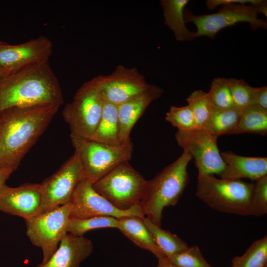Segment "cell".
I'll return each instance as SVG.
<instances>
[{
    "instance_id": "obj_6",
    "label": "cell",
    "mask_w": 267,
    "mask_h": 267,
    "mask_svg": "<svg viewBox=\"0 0 267 267\" xmlns=\"http://www.w3.org/2000/svg\"><path fill=\"white\" fill-rule=\"evenodd\" d=\"M146 180L129 162L122 164L92 184L94 189L123 211L140 205Z\"/></svg>"
},
{
    "instance_id": "obj_20",
    "label": "cell",
    "mask_w": 267,
    "mask_h": 267,
    "mask_svg": "<svg viewBox=\"0 0 267 267\" xmlns=\"http://www.w3.org/2000/svg\"><path fill=\"white\" fill-rule=\"evenodd\" d=\"M188 0H162L164 23L171 30L176 40L180 42L192 41L194 32L188 30L185 25L184 11Z\"/></svg>"
},
{
    "instance_id": "obj_4",
    "label": "cell",
    "mask_w": 267,
    "mask_h": 267,
    "mask_svg": "<svg viewBox=\"0 0 267 267\" xmlns=\"http://www.w3.org/2000/svg\"><path fill=\"white\" fill-rule=\"evenodd\" d=\"M253 184L241 180L197 176L196 195L214 210L242 216H249Z\"/></svg>"
},
{
    "instance_id": "obj_15",
    "label": "cell",
    "mask_w": 267,
    "mask_h": 267,
    "mask_svg": "<svg viewBox=\"0 0 267 267\" xmlns=\"http://www.w3.org/2000/svg\"><path fill=\"white\" fill-rule=\"evenodd\" d=\"M52 47L51 42L45 36H39L18 44L0 42V66L12 71L49 61Z\"/></svg>"
},
{
    "instance_id": "obj_33",
    "label": "cell",
    "mask_w": 267,
    "mask_h": 267,
    "mask_svg": "<svg viewBox=\"0 0 267 267\" xmlns=\"http://www.w3.org/2000/svg\"><path fill=\"white\" fill-rule=\"evenodd\" d=\"M263 0H207L206 5L209 10L215 9L219 6L231 4H250L257 6L260 4Z\"/></svg>"
},
{
    "instance_id": "obj_25",
    "label": "cell",
    "mask_w": 267,
    "mask_h": 267,
    "mask_svg": "<svg viewBox=\"0 0 267 267\" xmlns=\"http://www.w3.org/2000/svg\"><path fill=\"white\" fill-rule=\"evenodd\" d=\"M231 267H267V236L255 240L245 253L234 257Z\"/></svg>"
},
{
    "instance_id": "obj_23",
    "label": "cell",
    "mask_w": 267,
    "mask_h": 267,
    "mask_svg": "<svg viewBox=\"0 0 267 267\" xmlns=\"http://www.w3.org/2000/svg\"><path fill=\"white\" fill-rule=\"evenodd\" d=\"M142 221L155 243L167 259L187 248V244L176 234L161 228L145 217Z\"/></svg>"
},
{
    "instance_id": "obj_34",
    "label": "cell",
    "mask_w": 267,
    "mask_h": 267,
    "mask_svg": "<svg viewBox=\"0 0 267 267\" xmlns=\"http://www.w3.org/2000/svg\"><path fill=\"white\" fill-rule=\"evenodd\" d=\"M252 105H257L267 110V87L254 88Z\"/></svg>"
},
{
    "instance_id": "obj_2",
    "label": "cell",
    "mask_w": 267,
    "mask_h": 267,
    "mask_svg": "<svg viewBox=\"0 0 267 267\" xmlns=\"http://www.w3.org/2000/svg\"><path fill=\"white\" fill-rule=\"evenodd\" d=\"M64 102L61 87L49 61L11 71L0 81V114L12 108Z\"/></svg>"
},
{
    "instance_id": "obj_24",
    "label": "cell",
    "mask_w": 267,
    "mask_h": 267,
    "mask_svg": "<svg viewBox=\"0 0 267 267\" xmlns=\"http://www.w3.org/2000/svg\"><path fill=\"white\" fill-rule=\"evenodd\" d=\"M267 134V110L251 105L241 111L235 134Z\"/></svg>"
},
{
    "instance_id": "obj_5",
    "label": "cell",
    "mask_w": 267,
    "mask_h": 267,
    "mask_svg": "<svg viewBox=\"0 0 267 267\" xmlns=\"http://www.w3.org/2000/svg\"><path fill=\"white\" fill-rule=\"evenodd\" d=\"M72 145L86 179L93 183L113 169L131 159L132 142L112 145L71 134Z\"/></svg>"
},
{
    "instance_id": "obj_30",
    "label": "cell",
    "mask_w": 267,
    "mask_h": 267,
    "mask_svg": "<svg viewBox=\"0 0 267 267\" xmlns=\"http://www.w3.org/2000/svg\"><path fill=\"white\" fill-rule=\"evenodd\" d=\"M165 120L180 131H190L196 129L195 120L190 107L171 106L166 113Z\"/></svg>"
},
{
    "instance_id": "obj_17",
    "label": "cell",
    "mask_w": 267,
    "mask_h": 267,
    "mask_svg": "<svg viewBox=\"0 0 267 267\" xmlns=\"http://www.w3.org/2000/svg\"><path fill=\"white\" fill-rule=\"evenodd\" d=\"M93 249L91 241L84 236L67 233L49 259L36 267H80Z\"/></svg>"
},
{
    "instance_id": "obj_21",
    "label": "cell",
    "mask_w": 267,
    "mask_h": 267,
    "mask_svg": "<svg viewBox=\"0 0 267 267\" xmlns=\"http://www.w3.org/2000/svg\"><path fill=\"white\" fill-rule=\"evenodd\" d=\"M89 139L109 145L122 144L119 139L118 106L103 99L99 123Z\"/></svg>"
},
{
    "instance_id": "obj_37",
    "label": "cell",
    "mask_w": 267,
    "mask_h": 267,
    "mask_svg": "<svg viewBox=\"0 0 267 267\" xmlns=\"http://www.w3.org/2000/svg\"><path fill=\"white\" fill-rule=\"evenodd\" d=\"M158 267H177L171 264L167 259L158 261Z\"/></svg>"
},
{
    "instance_id": "obj_29",
    "label": "cell",
    "mask_w": 267,
    "mask_h": 267,
    "mask_svg": "<svg viewBox=\"0 0 267 267\" xmlns=\"http://www.w3.org/2000/svg\"><path fill=\"white\" fill-rule=\"evenodd\" d=\"M227 80L235 108L242 111L252 105L254 88L242 79L227 78Z\"/></svg>"
},
{
    "instance_id": "obj_9",
    "label": "cell",
    "mask_w": 267,
    "mask_h": 267,
    "mask_svg": "<svg viewBox=\"0 0 267 267\" xmlns=\"http://www.w3.org/2000/svg\"><path fill=\"white\" fill-rule=\"evenodd\" d=\"M70 212L69 205L66 204L25 220L27 237L42 251L41 263L49 259L68 233Z\"/></svg>"
},
{
    "instance_id": "obj_13",
    "label": "cell",
    "mask_w": 267,
    "mask_h": 267,
    "mask_svg": "<svg viewBox=\"0 0 267 267\" xmlns=\"http://www.w3.org/2000/svg\"><path fill=\"white\" fill-rule=\"evenodd\" d=\"M95 79L103 99L117 106L143 92L151 85L136 68L122 65L117 66L111 74Z\"/></svg>"
},
{
    "instance_id": "obj_31",
    "label": "cell",
    "mask_w": 267,
    "mask_h": 267,
    "mask_svg": "<svg viewBox=\"0 0 267 267\" xmlns=\"http://www.w3.org/2000/svg\"><path fill=\"white\" fill-rule=\"evenodd\" d=\"M167 260L177 267H213L205 259L197 246H188Z\"/></svg>"
},
{
    "instance_id": "obj_27",
    "label": "cell",
    "mask_w": 267,
    "mask_h": 267,
    "mask_svg": "<svg viewBox=\"0 0 267 267\" xmlns=\"http://www.w3.org/2000/svg\"><path fill=\"white\" fill-rule=\"evenodd\" d=\"M117 219L110 217H97L87 219L70 218L67 232L76 236H83L92 229L112 227L117 228Z\"/></svg>"
},
{
    "instance_id": "obj_1",
    "label": "cell",
    "mask_w": 267,
    "mask_h": 267,
    "mask_svg": "<svg viewBox=\"0 0 267 267\" xmlns=\"http://www.w3.org/2000/svg\"><path fill=\"white\" fill-rule=\"evenodd\" d=\"M59 108L36 105L12 108L0 114V168L17 169Z\"/></svg>"
},
{
    "instance_id": "obj_32",
    "label": "cell",
    "mask_w": 267,
    "mask_h": 267,
    "mask_svg": "<svg viewBox=\"0 0 267 267\" xmlns=\"http://www.w3.org/2000/svg\"><path fill=\"white\" fill-rule=\"evenodd\" d=\"M267 214V176L253 183L249 205V216L261 217Z\"/></svg>"
},
{
    "instance_id": "obj_36",
    "label": "cell",
    "mask_w": 267,
    "mask_h": 267,
    "mask_svg": "<svg viewBox=\"0 0 267 267\" xmlns=\"http://www.w3.org/2000/svg\"><path fill=\"white\" fill-rule=\"evenodd\" d=\"M255 6L259 14H263L266 17H267V5L266 0H263L260 4Z\"/></svg>"
},
{
    "instance_id": "obj_12",
    "label": "cell",
    "mask_w": 267,
    "mask_h": 267,
    "mask_svg": "<svg viewBox=\"0 0 267 267\" xmlns=\"http://www.w3.org/2000/svg\"><path fill=\"white\" fill-rule=\"evenodd\" d=\"M92 183L86 178L76 187L68 204L70 218L87 219L97 217H110L118 219L125 217H145L140 205L123 211L115 207L93 188Z\"/></svg>"
},
{
    "instance_id": "obj_8",
    "label": "cell",
    "mask_w": 267,
    "mask_h": 267,
    "mask_svg": "<svg viewBox=\"0 0 267 267\" xmlns=\"http://www.w3.org/2000/svg\"><path fill=\"white\" fill-rule=\"evenodd\" d=\"M255 6L250 4H231L222 6L218 12L196 15L190 10L184 9L185 22H192L196 27L195 39L206 36L214 39L221 30L239 23H247L253 30L266 29L267 21L260 18Z\"/></svg>"
},
{
    "instance_id": "obj_19",
    "label": "cell",
    "mask_w": 267,
    "mask_h": 267,
    "mask_svg": "<svg viewBox=\"0 0 267 267\" xmlns=\"http://www.w3.org/2000/svg\"><path fill=\"white\" fill-rule=\"evenodd\" d=\"M117 221V228L136 245L151 252L158 261L167 259L155 243L142 218L125 217Z\"/></svg>"
},
{
    "instance_id": "obj_7",
    "label": "cell",
    "mask_w": 267,
    "mask_h": 267,
    "mask_svg": "<svg viewBox=\"0 0 267 267\" xmlns=\"http://www.w3.org/2000/svg\"><path fill=\"white\" fill-rule=\"evenodd\" d=\"M103 102L95 77L84 83L62 112L71 134L90 138L99 123Z\"/></svg>"
},
{
    "instance_id": "obj_11",
    "label": "cell",
    "mask_w": 267,
    "mask_h": 267,
    "mask_svg": "<svg viewBox=\"0 0 267 267\" xmlns=\"http://www.w3.org/2000/svg\"><path fill=\"white\" fill-rule=\"evenodd\" d=\"M175 137L183 151L194 159L198 176L220 175L223 171L225 164L218 147V137L204 129L185 132L178 130Z\"/></svg>"
},
{
    "instance_id": "obj_22",
    "label": "cell",
    "mask_w": 267,
    "mask_h": 267,
    "mask_svg": "<svg viewBox=\"0 0 267 267\" xmlns=\"http://www.w3.org/2000/svg\"><path fill=\"white\" fill-rule=\"evenodd\" d=\"M241 111L236 108L213 107L203 129L217 137L224 134H235Z\"/></svg>"
},
{
    "instance_id": "obj_38",
    "label": "cell",
    "mask_w": 267,
    "mask_h": 267,
    "mask_svg": "<svg viewBox=\"0 0 267 267\" xmlns=\"http://www.w3.org/2000/svg\"><path fill=\"white\" fill-rule=\"evenodd\" d=\"M11 71L0 66V81L7 76Z\"/></svg>"
},
{
    "instance_id": "obj_16",
    "label": "cell",
    "mask_w": 267,
    "mask_h": 267,
    "mask_svg": "<svg viewBox=\"0 0 267 267\" xmlns=\"http://www.w3.org/2000/svg\"><path fill=\"white\" fill-rule=\"evenodd\" d=\"M163 89L151 85L146 90L118 106L119 139L121 144L131 141L130 134L133 127L154 100L160 97Z\"/></svg>"
},
{
    "instance_id": "obj_28",
    "label": "cell",
    "mask_w": 267,
    "mask_h": 267,
    "mask_svg": "<svg viewBox=\"0 0 267 267\" xmlns=\"http://www.w3.org/2000/svg\"><path fill=\"white\" fill-rule=\"evenodd\" d=\"M208 93L214 107L221 109L235 108L232 99L227 78H216L214 79L211 83Z\"/></svg>"
},
{
    "instance_id": "obj_18",
    "label": "cell",
    "mask_w": 267,
    "mask_h": 267,
    "mask_svg": "<svg viewBox=\"0 0 267 267\" xmlns=\"http://www.w3.org/2000/svg\"><path fill=\"white\" fill-rule=\"evenodd\" d=\"M225 164L221 178L232 180L248 178L257 180L267 176V157H248L231 151L221 152Z\"/></svg>"
},
{
    "instance_id": "obj_35",
    "label": "cell",
    "mask_w": 267,
    "mask_h": 267,
    "mask_svg": "<svg viewBox=\"0 0 267 267\" xmlns=\"http://www.w3.org/2000/svg\"><path fill=\"white\" fill-rule=\"evenodd\" d=\"M13 170L7 168H0V190L5 184L6 180L9 178Z\"/></svg>"
},
{
    "instance_id": "obj_10",
    "label": "cell",
    "mask_w": 267,
    "mask_h": 267,
    "mask_svg": "<svg viewBox=\"0 0 267 267\" xmlns=\"http://www.w3.org/2000/svg\"><path fill=\"white\" fill-rule=\"evenodd\" d=\"M86 178L79 157L74 152L56 172L40 184L42 213L68 204L77 186Z\"/></svg>"
},
{
    "instance_id": "obj_3",
    "label": "cell",
    "mask_w": 267,
    "mask_h": 267,
    "mask_svg": "<svg viewBox=\"0 0 267 267\" xmlns=\"http://www.w3.org/2000/svg\"><path fill=\"white\" fill-rule=\"evenodd\" d=\"M192 159L183 151L176 160L146 180L140 206L145 217L155 224L161 226L164 209L175 205L181 197L189 181L187 167Z\"/></svg>"
},
{
    "instance_id": "obj_14",
    "label": "cell",
    "mask_w": 267,
    "mask_h": 267,
    "mask_svg": "<svg viewBox=\"0 0 267 267\" xmlns=\"http://www.w3.org/2000/svg\"><path fill=\"white\" fill-rule=\"evenodd\" d=\"M40 184L25 183L11 187L4 185L0 190V211L22 218H33L42 212Z\"/></svg>"
},
{
    "instance_id": "obj_26",
    "label": "cell",
    "mask_w": 267,
    "mask_h": 267,
    "mask_svg": "<svg viewBox=\"0 0 267 267\" xmlns=\"http://www.w3.org/2000/svg\"><path fill=\"white\" fill-rule=\"evenodd\" d=\"M186 101L194 115L196 129H203L213 107L208 92L196 90L187 97Z\"/></svg>"
}]
</instances>
